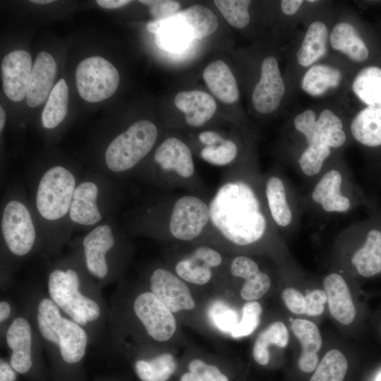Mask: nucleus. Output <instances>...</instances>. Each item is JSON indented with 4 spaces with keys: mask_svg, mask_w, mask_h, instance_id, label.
Instances as JSON below:
<instances>
[{
    "mask_svg": "<svg viewBox=\"0 0 381 381\" xmlns=\"http://www.w3.org/2000/svg\"><path fill=\"white\" fill-rule=\"evenodd\" d=\"M208 205L210 224L200 243L245 247L259 242L267 233L269 222L260 194L238 167L223 173Z\"/></svg>",
    "mask_w": 381,
    "mask_h": 381,
    "instance_id": "obj_1",
    "label": "nucleus"
},
{
    "mask_svg": "<svg viewBox=\"0 0 381 381\" xmlns=\"http://www.w3.org/2000/svg\"><path fill=\"white\" fill-rule=\"evenodd\" d=\"M70 246L68 254L47 265V294L66 316L87 332L91 344L100 346L108 334L109 307L78 250Z\"/></svg>",
    "mask_w": 381,
    "mask_h": 381,
    "instance_id": "obj_2",
    "label": "nucleus"
},
{
    "mask_svg": "<svg viewBox=\"0 0 381 381\" xmlns=\"http://www.w3.org/2000/svg\"><path fill=\"white\" fill-rule=\"evenodd\" d=\"M209 224L207 198L160 190L127 212L123 226L132 236L195 243L202 238Z\"/></svg>",
    "mask_w": 381,
    "mask_h": 381,
    "instance_id": "obj_3",
    "label": "nucleus"
},
{
    "mask_svg": "<svg viewBox=\"0 0 381 381\" xmlns=\"http://www.w3.org/2000/svg\"><path fill=\"white\" fill-rule=\"evenodd\" d=\"M82 175L76 166L60 162L37 166L27 174L28 200L41 231L46 258L59 254L72 240L69 212Z\"/></svg>",
    "mask_w": 381,
    "mask_h": 381,
    "instance_id": "obj_4",
    "label": "nucleus"
},
{
    "mask_svg": "<svg viewBox=\"0 0 381 381\" xmlns=\"http://www.w3.org/2000/svg\"><path fill=\"white\" fill-rule=\"evenodd\" d=\"M22 310L31 320L51 365L54 381H78L89 345L87 332L66 316L40 286L24 291Z\"/></svg>",
    "mask_w": 381,
    "mask_h": 381,
    "instance_id": "obj_5",
    "label": "nucleus"
},
{
    "mask_svg": "<svg viewBox=\"0 0 381 381\" xmlns=\"http://www.w3.org/2000/svg\"><path fill=\"white\" fill-rule=\"evenodd\" d=\"M1 282L8 284L15 270L35 255L44 256V245L30 207L25 185L9 183L1 202Z\"/></svg>",
    "mask_w": 381,
    "mask_h": 381,
    "instance_id": "obj_6",
    "label": "nucleus"
},
{
    "mask_svg": "<svg viewBox=\"0 0 381 381\" xmlns=\"http://www.w3.org/2000/svg\"><path fill=\"white\" fill-rule=\"evenodd\" d=\"M128 235L113 216L74 237L68 246L77 248L87 272L102 289L122 277L133 250Z\"/></svg>",
    "mask_w": 381,
    "mask_h": 381,
    "instance_id": "obj_7",
    "label": "nucleus"
},
{
    "mask_svg": "<svg viewBox=\"0 0 381 381\" xmlns=\"http://www.w3.org/2000/svg\"><path fill=\"white\" fill-rule=\"evenodd\" d=\"M162 191L184 190L206 198L205 183L189 145L177 136L164 138L133 176Z\"/></svg>",
    "mask_w": 381,
    "mask_h": 381,
    "instance_id": "obj_8",
    "label": "nucleus"
},
{
    "mask_svg": "<svg viewBox=\"0 0 381 381\" xmlns=\"http://www.w3.org/2000/svg\"><path fill=\"white\" fill-rule=\"evenodd\" d=\"M121 181L93 168L83 174L73 193L69 224L85 232L116 216L124 198Z\"/></svg>",
    "mask_w": 381,
    "mask_h": 381,
    "instance_id": "obj_9",
    "label": "nucleus"
},
{
    "mask_svg": "<svg viewBox=\"0 0 381 381\" xmlns=\"http://www.w3.org/2000/svg\"><path fill=\"white\" fill-rule=\"evenodd\" d=\"M159 137L154 122L137 120L109 140L94 168L120 181L133 177L157 145Z\"/></svg>",
    "mask_w": 381,
    "mask_h": 381,
    "instance_id": "obj_10",
    "label": "nucleus"
},
{
    "mask_svg": "<svg viewBox=\"0 0 381 381\" xmlns=\"http://www.w3.org/2000/svg\"><path fill=\"white\" fill-rule=\"evenodd\" d=\"M353 94L366 107L353 118L350 131L353 138L367 147L381 145V68L370 66L354 77Z\"/></svg>",
    "mask_w": 381,
    "mask_h": 381,
    "instance_id": "obj_11",
    "label": "nucleus"
},
{
    "mask_svg": "<svg viewBox=\"0 0 381 381\" xmlns=\"http://www.w3.org/2000/svg\"><path fill=\"white\" fill-rule=\"evenodd\" d=\"M3 336L9 351L8 362L16 372L44 381L43 346L31 320L23 310L16 313Z\"/></svg>",
    "mask_w": 381,
    "mask_h": 381,
    "instance_id": "obj_12",
    "label": "nucleus"
},
{
    "mask_svg": "<svg viewBox=\"0 0 381 381\" xmlns=\"http://www.w3.org/2000/svg\"><path fill=\"white\" fill-rule=\"evenodd\" d=\"M294 124L308 143L303 153L323 162L331 153L330 147H339L346 141L342 121L329 109L322 110L318 119L313 110L306 109L295 117Z\"/></svg>",
    "mask_w": 381,
    "mask_h": 381,
    "instance_id": "obj_13",
    "label": "nucleus"
},
{
    "mask_svg": "<svg viewBox=\"0 0 381 381\" xmlns=\"http://www.w3.org/2000/svg\"><path fill=\"white\" fill-rule=\"evenodd\" d=\"M119 82L117 69L99 56L83 59L75 69L78 92L89 102H99L110 97L117 90Z\"/></svg>",
    "mask_w": 381,
    "mask_h": 381,
    "instance_id": "obj_14",
    "label": "nucleus"
},
{
    "mask_svg": "<svg viewBox=\"0 0 381 381\" xmlns=\"http://www.w3.org/2000/svg\"><path fill=\"white\" fill-rule=\"evenodd\" d=\"M131 309L133 315L154 341H167L174 334L176 322L172 313L150 290L138 293L133 298Z\"/></svg>",
    "mask_w": 381,
    "mask_h": 381,
    "instance_id": "obj_15",
    "label": "nucleus"
},
{
    "mask_svg": "<svg viewBox=\"0 0 381 381\" xmlns=\"http://www.w3.org/2000/svg\"><path fill=\"white\" fill-rule=\"evenodd\" d=\"M150 291L155 294L171 313L190 310L195 302L183 280L176 273L164 267H156L148 275Z\"/></svg>",
    "mask_w": 381,
    "mask_h": 381,
    "instance_id": "obj_16",
    "label": "nucleus"
},
{
    "mask_svg": "<svg viewBox=\"0 0 381 381\" xmlns=\"http://www.w3.org/2000/svg\"><path fill=\"white\" fill-rule=\"evenodd\" d=\"M285 85L276 57H265L260 66V77L252 93V104L259 113L268 114L279 107Z\"/></svg>",
    "mask_w": 381,
    "mask_h": 381,
    "instance_id": "obj_17",
    "label": "nucleus"
},
{
    "mask_svg": "<svg viewBox=\"0 0 381 381\" xmlns=\"http://www.w3.org/2000/svg\"><path fill=\"white\" fill-rule=\"evenodd\" d=\"M223 260L221 253L214 246L200 243L176 262L174 271L183 281L203 285L210 281L212 270L219 267Z\"/></svg>",
    "mask_w": 381,
    "mask_h": 381,
    "instance_id": "obj_18",
    "label": "nucleus"
},
{
    "mask_svg": "<svg viewBox=\"0 0 381 381\" xmlns=\"http://www.w3.org/2000/svg\"><path fill=\"white\" fill-rule=\"evenodd\" d=\"M32 66V57L25 50H14L4 57L1 65L2 85L9 99L20 102L26 97Z\"/></svg>",
    "mask_w": 381,
    "mask_h": 381,
    "instance_id": "obj_19",
    "label": "nucleus"
},
{
    "mask_svg": "<svg viewBox=\"0 0 381 381\" xmlns=\"http://www.w3.org/2000/svg\"><path fill=\"white\" fill-rule=\"evenodd\" d=\"M196 140L199 144L198 155L206 163L226 169L238 167L239 147L233 138L217 131L207 129L200 131Z\"/></svg>",
    "mask_w": 381,
    "mask_h": 381,
    "instance_id": "obj_20",
    "label": "nucleus"
},
{
    "mask_svg": "<svg viewBox=\"0 0 381 381\" xmlns=\"http://www.w3.org/2000/svg\"><path fill=\"white\" fill-rule=\"evenodd\" d=\"M174 102L184 114L185 123L190 128L204 126L213 118L217 110L214 97L202 90L179 92L174 97Z\"/></svg>",
    "mask_w": 381,
    "mask_h": 381,
    "instance_id": "obj_21",
    "label": "nucleus"
},
{
    "mask_svg": "<svg viewBox=\"0 0 381 381\" xmlns=\"http://www.w3.org/2000/svg\"><path fill=\"white\" fill-rule=\"evenodd\" d=\"M56 73L57 65L54 57L48 52H40L32 66L25 97L29 107L40 106L49 97Z\"/></svg>",
    "mask_w": 381,
    "mask_h": 381,
    "instance_id": "obj_22",
    "label": "nucleus"
},
{
    "mask_svg": "<svg viewBox=\"0 0 381 381\" xmlns=\"http://www.w3.org/2000/svg\"><path fill=\"white\" fill-rule=\"evenodd\" d=\"M323 286L331 315L344 325L353 322L356 310L344 278L337 273L329 274L324 279Z\"/></svg>",
    "mask_w": 381,
    "mask_h": 381,
    "instance_id": "obj_23",
    "label": "nucleus"
},
{
    "mask_svg": "<svg viewBox=\"0 0 381 381\" xmlns=\"http://www.w3.org/2000/svg\"><path fill=\"white\" fill-rule=\"evenodd\" d=\"M202 78L208 89L219 101L234 104L238 100L239 90L236 78L224 61L217 59L207 65Z\"/></svg>",
    "mask_w": 381,
    "mask_h": 381,
    "instance_id": "obj_24",
    "label": "nucleus"
},
{
    "mask_svg": "<svg viewBox=\"0 0 381 381\" xmlns=\"http://www.w3.org/2000/svg\"><path fill=\"white\" fill-rule=\"evenodd\" d=\"M342 176L337 170L325 173L315 186L313 200L320 205L325 212H344L351 207L348 198L341 193Z\"/></svg>",
    "mask_w": 381,
    "mask_h": 381,
    "instance_id": "obj_25",
    "label": "nucleus"
},
{
    "mask_svg": "<svg viewBox=\"0 0 381 381\" xmlns=\"http://www.w3.org/2000/svg\"><path fill=\"white\" fill-rule=\"evenodd\" d=\"M332 47L356 62H362L369 56L368 49L356 29L349 23H337L329 35Z\"/></svg>",
    "mask_w": 381,
    "mask_h": 381,
    "instance_id": "obj_26",
    "label": "nucleus"
},
{
    "mask_svg": "<svg viewBox=\"0 0 381 381\" xmlns=\"http://www.w3.org/2000/svg\"><path fill=\"white\" fill-rule=\"evenodd\" d=\"M329 35L328 28L322 21L311 23L296 52L298 63L301 66L308 67L325 56L327 50Z\"/></svg>",
    "mask_w": 381,
    "mask_h": 381,
    "instance_id": "obj_27",
    "label": "nucleus"
},
{
    "mask_svg": "<svg viewBox=\"0 0 381 381\" xmlns=\"http://www.w3.org/2000/svg\"><path fill=\"white\" fill-rule=\"evenodd\" d=\"M264 195L273 222L280 227L287 226L291 222L292 213L283 181L277 176H269L264 183Z\"/></svg>",
    "mask_w": 381,
    "mask_h": 381,
    "instance_id": "obj_28",
    "label": "nucleus"
},
{
    "mask_svg": "<svg viewBox=\"0 0 381 381\" xmlns=\"http://www.w3.org/2000/svg\"><path fill=\"white\" fill-rule=\"evenodd\" d=\"M351 262L364 277H371L381 272V231L370 230L365 243L353 255Z\"/></svg>",
    "mask_w": 381,
    "mask_h": 381,
    "instance_id": "obj_29",
    "label": "nucleus"
},
{
    "mask_svg": "<svg viewBox=\"0 0 381 381\" xmlns=\"http://www.w3.org/2000/svg\"><path fill=\"white\" fill-rule=\"evenodd\" d=\"M342 80L341 71L327 64L312 66L303 75L302 90L312 97H320L329 90L337 87Z\"/></svg>",
    "mask_w": 381,
    "mask_h": 381,
    "instance_id": "obj_30",
    "label": "nucleus"
},
{
    "mask_svg": "<svg viewBox=\"0 0 381 381\" xmlns=\"http://www.w3.org/2000/svg\"><path fill=\"white\" fill-rule=\"evenodd\" d=\"M68 92L66 80L61 78L54 85L42 112L43 128L53 130L64 121L68 113Z\"/></svg>",
    "mask_w": 381,
    "mask_h": 381,
    "instance_id": "obj_31",
    "label": "nucleus"
},
{
    "mask_svg": "<svg viewBox=\"0 0 381 381\" xmlns=\"http://www.w3.org/2000/svg\"><path fill=\"white\" fill-rule=\"evenodd\" d=\"M176 368V361L169 353L138 358L133 363V370L141 381H167Z\"/></svg>",
    "mask_w": 381,
    "mask_h": 381,
    "instance_id": "obj_32",
    "label": "nucleus"
},
{
    "mask_svg": "<svg viewBox=\"0 0 381 381\" xmlns=\"http://www.w3.org/2000/svg\"><path fill=\"white\" fill-rule=\"evenodd\" d=\"M178 13L193 39L208 37L218 28L217 16L210 8L202 5H193Z\"/></svg>",
    "mask_w": 381,
    "mask_h": 381,
    "instance_id": "obj_33",
    "label": "nucleus"
},
{
    "mask_svg": "<svg viewBox=\"0 0 381 381\" xmlns=\"http://www.w3.org/2000/svg\"><path fill=\"white\" fill-rule=\"evenodd\" d=\"M289 342V332L282 322H275L261 332L255 341L253 356L256 363L265 365L270 361L268 346L271 344L285 347Z\"/></svg>",
    "mask_w": 381,
    "mask_h": 381,
    "instance_id": "obj_34",
    "label": "nucleus"
},
{
    "mask_svg": "<svg viewBox=\"0 0 381 381\" xmlns=\"http://www.w3.org/2000/svg\"><path fill=\"white\" fill-rule=\"evenodd\" d=\"M347 369L345 356L339 350L333 349L323 356L310 381H343Z\"/></svg>",
    "mask_w": 381,
    "mask_h": 381,
    "instance_id": "obj_35",
    "label": "nucleus"
},
{
    "mask_svg": "<svg viewBox=\"0 0 381 381\" xmlns=\"http://www.w3.org/2000/svg\"><path fill=\"white\" fill-rule=\"evenodd\" d=\"M291 329L301 344V355H318L322 341L320 330L315 323L306 319H294Z\"/></svg>",
    "mask_w": 381,
    "mask_h": 381,
    "instance_id": "obj_36",
    "label": "nucleus"
},
{
    "mask_svg": "<svg viewBox=\"0 0 381 381\" xmlns=\"http://www.w3.org/2000/svg\"><path fill=\"white\" fill-rule=\"evenodd\" d=\"M213 2L231 26L241 29L248 25L250 18L248 8L251 1L214 0Z\"/></svg>",
    "mask_w": 381,
    "mask_h": 381,
    "instance_id": "obj_37",
    "label": "nucleus"
},
{
    "mask_svg": "<svg viewBox=\"0 0 381 381\" xmlns=\"http://www.w3.org/2000/svg\"><path fill=\"white\" fill-rule=\"evenodd\" d=\"M207 315L212 324L225 333L231 334L238 323L236 310L220 301L210 305Z\"/></svg>",
    "mask_w": 381,
    "mask_h": 381,
    "instance_id": "obj_38",
    "label": "nucleus"
},
{
    "mask_svg": "<svg viewBox=\"0 0 381 381\" xmlns=\"http://www.w3.org/2000/svg\"><path fill=\"white\" fill-rule=\"evenodd\" d=\"M188 371L180 381H229L228 377L215 365L200 359H193L188 364Z\"/></svg>",
    "mask_w": 381,
    "mask_h": 381,
    "instance_id": "obj_39",
    "label": "nucleus"
},
{
    "mask_svg": "<svg viewBox=\"0 0 381 381\" xmlns=\"http://www.w3.org/2000/svg\"><path fill=\"white\" fill-rule=\"evenodd\" d=\"M262 307L257 301H248L242 308V318L237 324L231 335L240 338L252 334L260 323Z\"/></svg>",
    "mask_w": 381,
    "mask_h": 381,
    "instance_id": "obj_40",
    "label": "nucleus"
},
{
    "mask_svg": "<svg viewBox=\"0 0 381 381\" xmlns=\"http://www.w3.org/2000/svg\"><path fill=\"white\" fill-rule=\"evenodd\" d=\"M270 287L269 276L260 270L245 280L241 289V296L246 301H254L263 296Z\"/></svg>",
    "mask_w": 381,
    "mask_h": 381,
    "instance_id": "obj_41",
    "label": "nucleus"
},
{
    "mask_svg": "<svg viewBox=\"0 0 381 381\" xmlns=\"http://www.w3.org/2000/svg\"><path fill=\"white\" fill-rule=\"evenodd\" d=\"M230 274L244 280L258 273L260 270L258 263L252 258L240 255L235 256L229 266Z\"/></svg>",
    "mask_w": 381,
    "mask_h": 381,
    "instance_id": "obj_42",
    "label": "nucleus"
},
{
    "mask_svg": "<svg viewBox=\"0 0 381 381\" xmlns=\"http://www.w3.org/2000/svg\"><path fill=\"white\" fill-rule=\"evenodd\" d=\"M149 7L150 13L155 20L164 19L179 12L180 3L170 0L139 1Z\"/></svg>",
    "mask_w": 381,
    "mask_h": 381,
    "instance_id": "obj_43",
    "label": "nucleus"
},
{
    "mask_svg": "<svg viewBox=\"0 0 381 381\" xmlns=\"http://www.w3.org/2000/svg\"><path fill=\"white\" fill-rule=\"evenodd\" d=\"M282 298L287 308L295 314H305V296L296 289L286 288L282 294Z\"/></svg>",
    "mask_w": 381,
    "mask_h": 381,
    "instance_id": "obj_44",
    "label": "nucleus"
},
{
    "mask_svg": "<svg viewBox=\"0 0 381 381\" xmlns=\"http://www.w3.org/2000/svg\"><path fill=\"white\" fill-rule=\"evenodd\" d=\"M14 304H12L8 299L1 298L0 301V327L1 334H4L6 327L16 316Z\"/></svg>",
    "mask_w": 381,
    "mask_h": 381,
    "instance_id": "obj_45",
    "label": "nucleus"
},
{
    "mask_svg": "<svg viewBox=\"0 0 381 381\" xmlns=\"http://www.w3.org/2000/svg\"><path fill=\"white\" fill-rule=\"evenodd\" d=\"M318 362V355H301L298 361V365L301 371L310 373L316 369Z\"/></svg>",
    "mask_w": 381,
    "mask_h": 381,
    "instance_id": "obj_46",
    "label": "nucleus"
},
{
    "mask_svg": "<svg viewBox=\"0 0 381 381\" xmlns=\"http://www.w3.org/2000/svg\"><path fill=\"white\" fill-rule=\"evenodd\" d=\"M17 373L11 367L8 361L1 358L0 360V381H16Z\"/></svg>",
    "mask_w": 381,
    "mask_h": 381,
    "instance_id": "obj_47",
    "label": "nucleus"
},
{
    "mask_svg": "<svg viewBox=\"0 0 381 381\" xmlns=\"http://www.w3.org/2000/svg\"><path fill=\"white\" fill-rule=\"evenodd\" d=\"M303 3L302 0H283L281 1V9L284 14L292 16L297 12Z\"/></svg>",
    "mask_w": 381,
    "mask_h": 381,
    "instance_id": "obj_48",
    "label": "nucleus"
},
{
    "mask_svg": "<svg viewBox=\"0 0 381 381\" xmlns=\"http://www.w3.org/2000/svg\"><path fill=\"white\" fill-rule=\"evenodd\" d=\"M305 298L306 301L322 305H324L327 301L325 291L320 289H315L310 291L305 296Z\"/></svg>",
    "mask_w": 381,
    "mask_h": 381,
    "instance_id": "obj_49",
    "label": "nucleus"
},
{
    "mask_svg": "<svg viewBox=\"0 0 381 381\" xmlns=\"http://www.w3.org/2000/svg\"><path fill=\"white\" fill-rule=\"evenodd\" d=\"M131 1L128 0H97V4L107 9L117 8L131 3Z\"/></svg>",
    "mask_w": 381,
    "mask_h": 381,
    "instance_id": "obj_50",
    "label": "nucleus"
},
{
    "mask_svg": "<svg viewBox=\"0 0 381 381\" xmlns=\"http://www.w3.org/2000/svg\"><path fill=\"white\" fill-rule=\"evenodd\" d=\"M324 305L315 303L306 300V315L310 316L319 315L324 312Z\"/></svg>",
    "mask_w": 381,
    "mask_h": 381,
    "instance_id": "obj_51",
    "label": "nucleus"
},
{
    "mask_svg": "<svg viewBox=\"0 0 381 381\" xmlns=\"http://www.w3.org/2000/svg\"><path fill=\"white\" fill-rule=\"evenodd\" d=\"M6 112L4 108L2 107V106H0V131L1 133H2L4 128V126L6 124Z\"/></svg>",
    "mask_w": 381,
    "mask_h": 381,
    "instance_id": "obj_52",
    "label": "nucleus"
},
{
    "mask_svg": "<svg viewBox=\"0 0 381 381\" xmlns=\"http://www.w3.org/2000/svg\"><path fill=\"white\" fill-rule=\"evenodd\" d=\"M52 0H31V3L37 4H45L52 3Z\"/></svg>",
    "mask_w": 381,
    "mask_h": 381,
    "instance_id": "obj_53",
    "label": "nucleus"
},
{
    "mask_svg": "<svg viewBox=\"0 0 381 381\" xmlns=\"http://www.w3.org/2000/svg\"><path fill=\"white\" fill-rule=\"evenodd\" d=\"M307 1L309 2V3H311V2H316V1H310V0H309V1Z\"/></svg>",
    "mask_w": 381,
    "mask_h": 381,
    "instance_id": "obj_54",
    "label": "nucleus"
},
{
    "mask_svg": "<svg viewBox=\"0 0 381 381\" xmlns=\"http://www.w3.org/2000/svg\"><path fill=\"white\" fill-rule=\"evenodd\" d=\"M380 381H381V379L380 380Z\"/></svg>",
    "mask_w": 381,
    "mask_h": 381,
    "instance_id": "obj_55",
    "label": "nucleus"
}]
</instances>
